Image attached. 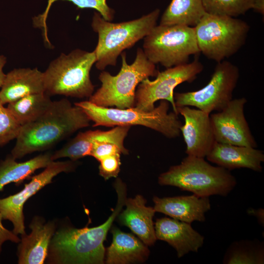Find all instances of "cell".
I'll return each instance as SVG.
<instances>
[{"label": "cell", "mask_w": 264, "mask_h": 264, "mask_svg": "<svg viewBox=\"0 0 264 264\" xmlns=\"http://www.w3.org/2000/svg\"><path fill=\"white\" fill-rule=\"evenodd\" d=\"M80 107L66 98L53 101L35 120L22 126L11 156L21 158L27 154L49 149L74 132L90 125Z\"/></svg>", "instance_id": "6da1fadb"}, {"label": "cell", "mask_w": 264, "mask_h": 264, "mask_svg": "<svg viewBox=\"0 0 264 264\" xmlns=\"http://www.w3.org/2000/svg\"><path fill=\"white\" fill-rule=\"evenodd\" d=\"M114 188L117 194V204L104 223L91 228L67 227L56 233L50 242V251L55 262L61 264L104 263V242L127 198L126 187L120 179L116 181Z\"/></svg>", "instance_id": "7a4b0ae2"}, {"label": "cell", "mask_w": 264, "mask_h": 264, "mask_svg": "<svg viewBox=\"0 0 264 264\" xmlns=\"http://www.w3.org/2000/svg\"><path fill=\"white\" fill-rule=\"evenodd\" d=\"M161 185L176 187L200 197H225L237 184L230 171L211 165L204 158L188 155L158 177Z\"/></svg>", "instance_id": "3957f363"}, {"label": "cell", "mask_w": 264, "mask_h": 264, "mask_svg": "<svg viewBox=\"0 0 264 264\" xmlns=\"http://www.w3.org/2000/svg\"><path fill=\"white\" fill-rule=\"evenodd\" d=\"M159 14L160 10L156 9L137 19L113 23L105 20L98 12H94L91 27L98 35L94 50L96 68L103 70L108 66H115L123 50L145 37L156 25Z\"/></svg>", "instance_id": "277c9868"}, {"label": "cell", "mask_w": 264, "mask_h": 264, "mask_svg": "<svg viewBox=\"0 0 264 264\" xmlns=\"http://www.w3.org/2000/svg\"><path fill=\"white\" fill-rule=\"evenodd\" d=\"M153 110L146 111L136 107L112 108L96 105L90 101L75 103L94 122L93 127L140 125L153 129L164 136L173 138L180 133L182 124L175 112H168L169 102L160 100Z\"/></svg>", "instance_id": "5b68a950"}, {"label": "cell", "mask_w": 264, "mask_h": 264, "mask_svg": "<svg viewBox=\"0 0 264 264\" xmlns=\"http://www.w3.org/2000/svg\"><path fill=\"white\" fill-rule=\"evenodd\" d=\"M121 56L122 66L117 75H112L107 71L100 74L101 86L89 98L88 101L92 103L122 109L134 107L138 85L145 79L157 75L155 64L148 59L141 48L137 49L131 64L127 63L125 52Z\"/></svg>", "instance_id": "8992f818"}, {"label": "cell", "mask_w": 264, "mask_h": 264, "mask_svg": "<svg viewBox=\"0 0 264 264\" xmlns=\"http://www.w3.org/2000/svg\"><path fill=\"white\" fill-rule=\"evenodd\" d=\"M96 60L94 51L76 49L68 54L62 53L44 72L45 93L50 96L89 98L94 89L90 71Z\"/></svg>", "instance_id": "52a82bcc"}, {"label": "cell", "mask_w": 264, "mask_h": 264, "mask_svg": "<svg viewBox=\"0 0 264 264\" xmlns=\"http://www.w3.org/2000/svg\"><path fill=\"white\" fill-rule=\"evenodd\" d=\"M194 28L200 53L218 63L235 54L245 44L249 31L244 21L207 13Z\"/></svg>", "instance_id": "ba28073f"}, {"label": "cell", "mask_w": 264, "mask_h": 264, "mask_svg": "<svg viewBox=\"0 0 264 264\" xmlns=\"http://www.w3.org/2000/svg\"><path fill=\"white\" fill-rule=\"evenodd\" d=\"M143 47L149 61L166 68L188 63L200 53L194 27L182 24L156 25L144 38Z\"/></svg>", "instance_id": "9c48e42d"}, {"label": "cell", "mask_w": 264, "mask_h": 264, "mask_svg": "<svg viewBox=\"0 0 264 264\" xmlns=\"http://www.w3.org/2000/svg\"><path fill=\"white\" fill-rule=\"evenodd\" d=\"M239 77V69L236 65L227 61L218 62L205 87L174 94L176 106L194 107L209 114L219 111L232 99Z\"/></svg>", "instance_id": "30bf717a"}, {"label": "cell", "mask_w": 264, "mask_h": 264, "mask_svg": "<svg viewBox=\"0 0 264 264\" xmlns=\"http://www.w3.org/2000/svg\"><path fill=\"white\" fill-rule=\"evenodd\" d=\"M203 66L198 60L167 68L158 72L156 78L151 81L143 80L137 86L135 92V107L146 111L153 110L154 103L166 100L172 105L174 111L177 113L174 100V90L178 85L191 82L202 71Z\"/></svg>", "instance_id": "8fae6325"}, {"label": "cell", "mask_w": 264, "mask_h": 264, "mask_svg": "<svg viewBox=\"0 0 264 264\" xmlns=\"http://www.w3.org/2000/svg\"><path fill=\"white\" fill-rule=\"evenodd\" d=\"M74 161H52L41 173L31 177L30 182L24 185L20 192L0 199V213L3 220L12 222L13 232L17 235L25 234L23 221V207L31 196L48 184L54 177L62 172H69L76 166Z\"/></svg>", "instance_id": "7c38bea8"}, {"label": "cell", "mask_w": 264, "mask_h": 264, "mask_svg": "<svg viewBox=\"0 0 264 264\" xmlns=\"http://www.w3.org/2000/svg\"><path fill=\"white\" fill-rule=\"evenodd\" d=\"M247 102L244 97L232 99L222 110L210 114L211 125L216 142L256 148L244 113Z\"/></svg>", "instance_id": "4fadbf2b"}, {"label": "cell", "mask_w": 264, "mask_h": 264, "mask_svg": "<svg viewBox=\"0 0 264 264\" xmlns=\"http://www.w3.org/2000/svg\"><path fill=\"white\" fill-rule=\"evenodd\" d=\"M176 110L184 119V123L180 129L186 146V154L205 157L216 142L210 122V114L189 106L177 107Z\"/></svg>", "instance_id": "5bb4252c"}, {"label": "cell", "mask_w": 264, "mask_h": 264, "mask_svg": "<svg viewBox=\"0 0 264 264\" xmlns=\"http://www.w3.org/2000/svg\"><path fill=\"white\" fill-rule=\"evenodd\" d=\"M157 239L173 247L180 258L190 252H197L204 243V238L190 223L169 218L157 219L154 223Z\"/></svg>", "instance_id": "9a60e30c"}, {"label": "cell", "mask_w": 264, "mask_h": 264, "mask_svg": "<svg viewBox=\"0 0 264 264\" xmlns=\"http://www.w3.org/2000/svg\"><path fill=\"white\" fill-rule=\"evenodd\" d=\"M206 157L209 161L229 171L247 168L261 172V164L264 161L263 152L256 148L217 142Z\"/></svg>", "instance_id": "2e32d148"}, {"label": "cell", "mask_w": 264, "mask_h": 264, "mask_svg": "<svg viewBox=\"0 0 264 264\" xmlns=\"http://www.w3.org/2000/svg\"><path fill=\"white\" fill-rule=\"evenodd\" d=\"M153 199L155 212L190 224L194 221H204L205 214L211 209L209 197L194 194L162 198L154 196Z\"/></svg>", "instance_id": "e0dca14e"}, {"label": "cell", "mask_w": 264, "mask_h": 264, "mask_svg": "<svg viewBox=\"0 0 264 264\" xmlns=\"http://www.w3.org/2000/svg\"><path fill=\"white\" fill-rule=\"evenodd\" d=\"M146 200L141 195L126 198V209L118 215L120 223L129 227L147 246L154 244L157 240L153 217L154 207L146 206Z\"/></svg>", "instance_id": "ac0fdd59"}, {"label": "cell", "mask_w": 264, "mask_h": 264, "mask_svg": "<svg viewBox=\"0 0 264 264\" xmlns=\"http://www.w3.org/2000/svg\"><path fill=\"white\" fill-rule=\"evenodd\" d=\"M45 92L44 72L38 68H15L6 74L0 101L9 104L28 95Z\"/></svg>", "instance_id": "d6986e66"}, {"label": "cell", "mask_w": 264, "mask_h": 264, "mask_svg": "<svg viewBox=\"0 0 264 264\" xmlns=\"http://www.w3.org/2000/svg\"><path fill=\"white\" fill-rule=\"evenodd\" d=\"M32 231L27 235H22L18 247V263L42 264L44 262L49 245L54 232L53 223L43 224L41 220L35 219L30 224Z\"/></svg>", "instance_id": "ffe728a7"}, {"label": "cell", "mask_w": 264, "mask_h": 264, "mask_svg": "<svg viewBox=\"0 0 264 264\" xmlns=\"http://www.w3.org/2000/svg\"><path fill=\"white\" fill-rule=\"evenodd\" d=\"M112 241L106 251V263L126 264L144 262L150 251L141 240L130 233L123 232L114 226L111 230Z\"/></svg>", "instance_id": "44dd1931"}, {"label": "cell", "mask_w": 264, "mask_h": 264, "mask_svg": "<svg viewBox=\"0 0 264 264\" xmlns=\"http://www.w3.org/2000/svg\"><path fill=\"white\" fill-rule=\"evenodd\" d=\"M52 154H40L23 162H17L11 155L0 163V191L4 186L15 182L20 184L24 179L29 178L34 172L40 168H45L53 160Z\"/></svg>", "instance_id": "7402d4cb"}, {"label": "cell", "mask_w": 264, "mask_h": 264, "mask_svg": "<svg viewBox=\"0 0 264 264\" xmlns=\"http://www.w3.org/2000/svg\"><path fill=\"white\" fill-rule=\"evenodd\" d=\"M206 13L202 0H172L162 15L159 24L194 27Z\"/></svg>", "instance_id": "603a6c76"}, {"label": "cell", "mask_w": 264, "mask_h": 264, "mask_svg": "<svg viewBox=\"0 0 264 264\" xmlns=\"http://www.w3.org/2000/svg\"><path fill=\"white\" fill-rule=\"evenodd\" d=\"M52 101L45 92L32 94L9 103L7 108L22 126L31 122L43 114Z\"/></svg>", "instance_id": "cb8c5ba5"}, {"label": "cell", "mask_w": 264, "mask_h": 264, "mask_svg": "<svg viewBox=\"0 0 264 264\" xmlns=\"http://www.w3.org/2000/svg\"><path fill=\"white\" fill-rule=\"evenodd\" d=\"M223 262L227 264H264L263 243L255 240L234 242L226 251Z\"/></svg>", "instance_id": "d4e9b609"}, {"label": "cell", "mask_w": 264, "mask_h": 264, "mask_svg": "<svg viewBox=\"0 0 264 264\" xmlns=\"http://www.w3.org/2000/svg\"><path fill=\"white\" fill-rule=\"evenodd\" d=\"M206 13L236 17L253 7V0H202Z\"/></svg>", "instance_id": "484cf974"}, {"label": "cell", "mask_w": 264, "mask_h": 264, "mask_svg": "<svg viewBox=\"0 0 264 264\" xmlns=\"http://www.w3.org/2000/svg\"><path fill=\"white\" fill-rule=\"evenodd\" d=\"M59 0H48V4L44 12L39 15L37 20L38 25H41L45 27V22L47 16L49 9L52 4ZM73 3L78 8H92L98 12L106 21L111 22L114 18V11L107 4L106 0H63Z\"/></svg>", "instance_id": "4316f807"}, {"label": "cell", "mask_w": 264, "mask_h": 264, "mask_svg": "<svg viewBox=\"0 0 264 264\" xmlns=\"http://www.w3.org/2000/svg\"><path fill=\"white\" fill-rule=\"evenodd\" d=\"M0 101V146L16 139L21 126Z\"/></svg>", "instance_id": "83f0119b"}, {"label": "cell", "mask_w": 264, "mask_h": 264, "mask_svg": "<svg viewBox=\"0 0 264 264\" xmlns=\"http://www.w3.org/2000/svg\"><path fill=\"white\" fill-rule=\"evenodd\" d=\"M117 153L128 154L129 151L127 149H123L111 142L96 140L92 143L90 156H93L99 161L107 156Z\"/></svg>", "instance_id": "f1b7e54d"}, {"label": "cell", "mask_w": 264, "mask_h": 264, "mask_svg": "<svg viewBox=\"0 0 264 264\" xmlns=\"http://www.w3.org/2000/svg\"><path fill=\"white\" fill-rule=\"evenodd\" d=\"M120 153L107 156L99 161V174L105 180L116 177L120 170Z\"/></svg>", "instance_id": "f546056e"}, {"label": "cell", "mask_w": 264, "mask_h": 264, "mask_svg": "<svg viewBox=\"0 0 264 264\" xmlns=\"http://www.w3.org/2000/svg\"><path fill=\"white\" fill-rule=\"evenodd\" d=\"M2 216L0 213V252L3 243L6 241H10L16 243L20 241V239L13 232L6 229L2 223Z\"/></svg>", "instance_id": "4dcf8cb0"}, {"label": "cell", "mask_w": 264, "mask_h": 264, "mask_svg": "<svg viewBox=\"0 0 264 264\" xmlns=\"http://www.w3.org/2000/svg\"><path fill=\"white\" fill-rule=\"evenodd\" d=\"M248 213L250 215L252 214L254 216H255L258 220L259 223L262 225L264 226V211L262 208H260L259 209L256 210L252 208H249L247 211Z\"/></svg>", "instance_id": "1f68e13d"}, {"label": "cell", "mask_w": 264, "mask_h": 264, "mask_svg": "<svg viewBox=\"0 0 264 264\" xmlns=\"http://www.w3.org/2000/svg\"><path fill=\"white\" fill-rule=\"evenodd\" d=\"M252 9H253L255 12L264 15V0H253Z\"/></svg>", "instance_id": "d6a6232c"}, {"label": "cell", "mask_w": 264, "mask_h": 264, "mask_svg": "<svg viewBox=\"0 0 264 264\" xmlns=\"http://www.w3.org/2000/svg\"><path fill=\"white\" fill-rule=\"evenodd\" d=\"M6 63V57L2 55H0V88L1 87L6 76L3 71V68Z\"/></svg>", "instance_id": "836d02e7"}]
</instances>
